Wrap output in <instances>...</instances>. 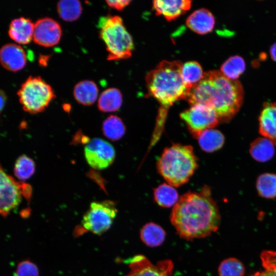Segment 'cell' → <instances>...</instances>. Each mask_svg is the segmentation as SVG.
Returning <instances> with one entry per match:
<instances>
[{
  "mask_svg": "<svg viewBox=\"0 0 276 276\" xmlns=\"http://www.w3.org/2000/svg\"><path fill=\"white\" fill-rule=\"evenodd\" d=\"M186 25L195 33L205 34L213 29L215 18L210 11L201 8L196 10L188 17Z\"/></svg>",
  "mask_w": 276,
  "mask_h": 276,
  "instance_id": "obj_16",
  "label": "cell"
},
{
  "mask_svg": "<svg viewBox=\"0 0 276 276\" xmlns=\"http://www.w3.org/2000/svg\"><path fill=\"white\" fill-rule=\"evenodd\" d=\"M131 1L126 0L120 1H106L108 6L118 10H122L128 5Z\"/></svg>",
  "mask_w": 276,
  "mask_h": 276,
  "instance_id": "obj_33",
  "label": "cell"
},
{
  "mask_svg": "<svg viewBox=\"0 0 276 276\" xmlns=\"http://www.w3.org/2000/svg\"><path fill=\"white\" fill-rule=\"evenodd\" d=\"M6 102V96L5 94L0 90V112L3 110Z\"/></svg>",
  "mask_w": 276,
  "mask_h": 276,
  "instance_id": "obj_35",
  "label": "cell"
},
{
  "mask_svg": "<svg viewBox=\"0 0 276 276\" xmlns=\"http://www.w3.org/2000/svg\"><path fill=\"white\" fill-rule=\"evenodd\" d=\"M153 195L155 202L163 208L174 206L179 199L178 194L174 187L166 183L155 188Z\"/></svg>",
  "mask_w": 276,
  "mask_h": 276,
  "instance_id": "obj_23",
  "label": "cell"
},
{
  "mask_svg": "<svg viewBox=\"0 0 276 276\" xmlns=\"http://www.w3.org/2000/svg\"><path fill=\"white\" fill-rule=\"evenodd\" d=\"M102 130L107 139L111 141H117L123 136L126 128L124 123L119 117L111 115L104 121Z\"/></svg>",
  "mask_w": 276,
  "mask_h": 276,
  "instance_id": "obj_24",
  "label": "cell"
},
{
  "mask_svg": "<svg viewBox=\"0 0 276 276\" xmlns=\"http://www.w3.org/2000/svg\"><path fill=\"white\" fill-rule=\"evenodd\" d=\"M203 74L201 65L196 61H189L182 64L181 77L185 85L190 89L201 81Z\"/></svg>",
  "mask_w": 276,
  "mask_h": 276,
  "instance_id": "obj_26",
  "label": "cell"
},
{
  "mask_svg": "<svg viewBox=\"0 0 276 276\" xmlns=\"http://www.w3.org/2000/svg\"><path fill=\"white\" fill-rule=\"evenodd\" d=\"M99 89L97 84L91 80L80 81L75 86L73 91L76 100L80 104L89 106L97 100Z\"/></svg>",
  "mask_w": 276,
  "mask_h": 276,
  "instance_id": "obj_18",
  "label": "cell"
},
{
  "mask_svg": "<svg viewBox=\"0 0 276 276\" xmlns=\"http://www.w3.org/2000/svg\"><path fill=\"white\" fill-rule=\"evenodd\" d=\"M269 51L272 59L276 62V42L271 46Z\"/></svg>",
  "mask_w": 276,
  "mask_h": 276,
  "instance_id": "obj_36",
  "label": "cell"
},
{
  "mask_svg": "<svg viewBox=\"0 0 276 276\" xmlns=\"http://www.w3.org/2000/svg\"><path fill=\"white\" fill-rule=\"evenodd\" d=\"M249 152L255 160L265 162L271 159L274 155V145L266 138L259 137L250 144Z\"/></svg>",
  "mask_w": 276,
  "mask_h": 276,
  "instance_id": "obj_21",
  "label": "cell"
},
{
  "mask_svg": "<svg viewBox=\"0 0 276 276\" xmlns=\"http://www.w3.org/2000/svg\"><path fill=\"white\" fill-rule=\"evenodd\" d=\"M118 212L116 203L111 200L94 201L84 215L80 225L75 229V236L87 232L101 235L112 225Z\"/></svg>",
  "mask_w": 276,
  "mask_h": 276,
  "instance_id": "obj_7",
  "label": "cell"
},
{
  "mask_svg": "<svg viewBox=\"0 0 276 276\" xmlns=\"http://www.w3.org/2000/svg\"><path fill=\"white\" fill-rule=\"evenodd\" d=\"M84 156L91 167L102 170L113 162L116 152L113 147L107 141L100 138H94L85 146Z\"/></svg>",
  "mask_w": 276,
  "mask_h": 276,
  "instance_id": "obj_10",
  "label": "cell"
},
{
  "mask_svg": "<svg viewBox=\"0 0 276 276\" xmlns=\"http://www.w3.org/2000/svg\"><path fill=\"white\" fill-rule=\"evenodd\" d=\"M259 195L266 198L276 197V174L266 173L260 175L256 181Z\"/></svg>",
  "mask_w": 276,
  "mask_h": 276,
  "instance_id": "obj_28",
  "label": "cell"
},
{
  "mask_svg": "<svg viewBox=\"0 0 276 276\" xmlns=\"http://www.w3.org/2000/svg\"><path fill=\"white\" fill-rule=\"evenodd\" d=\"M0 62L7 70L17 71L24 67L27 56L24 49L15 43H8L0 49Z\"/></svg>",
  "mask_w": 276,
  "mask_h": 276,
  "instance_id": "obj_13",
  "label": "cell"
},
{
  "mask_svg": "<svg viewBox=\"0 0 276 276\" xmlns=\"http://www.w3.org/2000/svg\"><path fill=\"white\" fill-rule=\"evenodd\" d=\"M57 10L61 19L66 21H73L81 15L82 7L79 1L62 0L57 3Z\"/></svg>",
  "mask_w": 276,
  "mask_h": 276,
  "instance_id": "obj_25",
  "label": "cell"
},
{
  "mask_svg": "<svg viewBox=\"0 0 276 276\" xmlns=\"http://www.w3.org/2000/svg\"><path fill=\"white\" fill-rule=\"evenodd\" d=\"M34 24L27 18L21 17L13 19L8 33L11 39L20 44H27L33 38Z\"/></svg>",
  "mask_w": 276,
  "mask_h": 276,
  "instance_id": "obj_17",
  "label": "cell"
},
{
  "mask_svg": "<svg viewBox=\"0 0 276 276\" xmlns=\"http://www.w3.org/2000/svg\"><path fill=\"white\" fill-rule=\"evenodd\" d=\"M252 276H276V271L265 270L263 271L257 272Z\"/></svg>",
  "mask_w": 276,
  "mask_h": 276,
  "instance_id": "obj_34",
  "label": "cell"
},
{
  "mask_svg": "<svg viewBox=\"0 0 276 276\" xmlns=\"http://www.w3.org/2000/svg\"><path fill=\"white\" fill-rule=\"evenodd\" d=\"M191 3L188 0H156L153 2V7L156 15H162L171 21L189 10Z\"/></svg>",
  "mask_w": 276,
  "mask_h": 276,
  "instance_id": "obj_14",
  "label": "cell"
},
{
  "mask_svg": "<svg viewBox=\"0 0 276 276\" xmlns=\"http://www.w3.org/2000/svg\"><path fill=\"white\" fill-rule=\"evenodd\" d=\"M182 64L180 61H162L146 76L149 94L160 104L159 123L164 124L169 107L177 101L186 99L190 90L181 77Z\"/></svg>",
  "mask_w": 276,
  "mask_h": 276,
  "instance_id": "obj_3",
  "label": "cell"
},
{
  "mask_svg": "<svg viewBox=\"0 0 276 276\" xmlns=\"http://www.w3.org/2000/svg\"><path fill=\"white\" fill-rule=\"evenodd\" d=\"M16 276H39L38 269L32 262L26 260L19 263L16 268Z\"/></svg>",
  "mask_w": 276,
  "mask_h": 276,
  "instance_id": "obj_31",
  "label": "cell"
},
{
  "mask_svg": "<svg viewBox=\"0 0 276 276\" xmlns=\"http://www.w3.org/2000/svg\"><path fill=\"white\" fill-rule=\"evenodd\" d=\"M259 132L276 146V103H265L259 118Z\"/></svg>",
  "mask_w": 276,
  "mask_h": 276,
  "instance_id": "obj_15",
  "label": "cell"
},
{
  "mask_svg": "<svg viewBox=\"0 0 276 276\" xmlns=\"http://www.w3.org/2000/svg\"><path fill=\"white\" fill-rule=\"evenodd\" d=\"M244 272L242 263L234 258L225 259L218 268L219 276H243Z\"/></svg>",
  "mask_w": 276,
  "mask_h": 276,
  "instance_id": "obj_30",
  "label": "cell"
},
{
  "mask_svg": "<svg viewBox=\"0 0 276 276\" xmlns=\"http://www.w3.org/2000/svg\"><path fill=\"white\" fill-rule=\"evenodd\" d=\"M197 161L191 146L175 144L164 150L157 169L168 184L179 187L193 175L198 167Z\"/></svg>",
  "mask_w": 276,
  "mask_h": 276,
  "instance_id": "obj_4",
  "label": "cell"
},
{
  "mask_svg": "<svg viewBox=\"0 0 276 276\" xmlns=\"http://www.w3.org/2000/svg\"><path fill=\"white\" fill-rule=\"evenodd\" d=\"M180 118L185 121L191 134L197 138L203 131L213 129L219 123L215 111L201 104H195L181 112Z\"/></svg>",
  "mask_w": 276,
  "mask_h": 276,
  "instance_id": "obj_9",
  "label": "cell"
},
{
  "mask_svg": "<svg viewBox=\"0 0 276 276\" xmlns=\"http://www.w3.org/2000/svg\"><path fill=\"white\" fill-rule=\"evenodd\" d=\"M23 109L31 113L43 111L55 98L52 87L39 76H30L17 93Z\"/></svg>",
  "mask_w": 276,
  "mask_h": 276,
  "instance_id": "obj_6",
  "label": "cell"
},
{
  "mask_svg": "<svg viewBox=\"0 0 276 276\" xmlns=\"http://www.w3.org/2000/svg\"><path fill=\"white\" fill-rule=\"evenodd\" d=\"M260 258L265 270L276 271V250H263Z\"/></svg>",
  "mask_w": 276,
  "mask_h": 276,
  "instance_id": "obj_32",
  "label": "cell"
},
{
  "mask_svg": "<svg viewBox=\"0 0 276 276\" xmlns=\"http://www.w3.org/2000/svg\"><path fill=\"white\" fill-rule=\"evenodd\" d=\"M98 25L100 37L108 53V60H118L131 57L133 49V40L121 17L117 15L102 17Z\"/></svg>",
  "mask_w": 276,
  "mask_h": 276,
  "instance_id": "obj_5",
  "label": "cell"
},
{
  "mask_svg": "<svg viewBox=\"0 0 276 276\" xmlns=\"http://www.w3.org/2000/svg\"><path fill=\"white\" fill-rule=\"evenodd\" d=\"M170 221L178 235L188 240L216 232L220 215L210 189L205 187L198 192H189L182 195L173 206Z\"/></svg>",
  "mask_w": 276,
  "mask_h": 276,
  "instance_id": "obj_1",
  "label": "cell"
},
{
  "mask_svg": "<svg viewBox=\"0 0 276 276\" xmlns=\"http://www.w3.org/2000/svg\"><path fill=\"white\" fill-rule=\"evenodd\" d=\"M166 233L159 225L153 222L146 224L140 232L142 241L149 247L160 245L164 241Z\"/></svg>",
  "mask_w": 276,
  "mask_h": 276,
  "instance_id": "obj_22",
  "label": "cell"
},
{
  "mask_svg": "<svg viewBox=\"0 0 276 276\" xmlns=\"http://www.w3.org/2000/svg\"><path fill=\"white\" fill-rule=\"evenodd\" d=\"M243 98L244 90L239 81L229 79L220 71L213 70L203 74L186 100L191 105L201 104L212 108L219 122H227L238 112Z\"/></svg>",
  "mask_w": 276,
  "mask_h": 276,
  "instance_id": "obj_2",
  "label": "cell"
},
{
  "mask_svg": "<svg viewBox=\"0 0 276 276\" xmlns=\"http://www.w3.org/2000/svg\"><path fill=\"white\" fill-rule=\"evenodd\" d=\"M31 195L30 186L15 180L0 164V215L7 216L19 204L22 197L29 200Z\"/></svg>",
  "mask_w": 276,
  "mask_h": 276,
  "instance_id": "obj_8",
  "label": "cell"
},
{
  "mask_svg": "<svg viewBox=\"0 0 276 276\" xmlns=\"http://www.w3.org/2000/svg\"><path fill=\"white\" fill-rule=\"evenodd\" d=\"M122 103V96L116 88H109L103 91L98 101L99 109L103 112H110L118 110Z\"/></svg>",
  "mask_w": 276,
  "mask_h": 276,
  "instance_id": "obj_20",
  "label": "cell"
},
{
  "mask_svg": "<svg viewBox=\"0 0 276 276\" xmlns=\"http://www.w3.org/2000/svg\"><path fill=\"white\" fill-rule=\"evenodd\" d=\"M35 166L34 161L27 155L18 157L14 166L15 175L21 180L30 178L35 172Z\"/></svg>",
  "mask_w": 276,
  "mask_h": 276,
  "instance_id": "obj_29",
  "label": "cell"
},
{
  "mask_svg": "<svg viewBox=\"0 0 276 276\" xmlns=\"http://www.w3.org/2000/svg\"><path fill=\"white\" fill-rule=\"evenodd\" d=\"M204 151L212 152L221 148L224 143V136L219 130L209 129L201 132L196 138Z\"/></svg>",
  "mask_w": 276,
  "mask_h": 276,
  "instance_id": "obj_19",
  "label": "cell"
},
{
  "mask_svg": "<svg viewBox=\"0 0 276 276\" xmlns=\"http://www.w3.org/2000/svg\"><path fill=\"white\" fill-rule=\"evenodd\" d=\"M61 36V26L53 18H41L34 24L33 39L37 44L45 47L54 46L59 43Z\"/></svg>",
  "mask_w": 276,
  "mask_h": 276,
  "instance_id": "obj_12",
  "label": "cell"
},
{
  "mask_svg": "<svg viewBox=\"0 0 276 276\" xmlns=\"http://www.w3.org/2000/svg\"><path fill=\"white\" fill-rule=\"evenodd\" d=\"M129 262L130 270L124 276H171L174 266L170 260L154 264L142 255L135 256Z\"/></svg>",
  "mask_w": 276,
  "mask_h": 276,
  "instance_id": "obj_11",
  "label": "cell"
},
{
  "mask_svg": "<svg viewBox=\"0 0 276 276\" xmlns=\"http://www.w3.org/2000/svg\"><path fill=\"white\" fill-rule=\"evenodd\" d=\"M245 70L244 59L238 55L229 57L221 65L220 72L226 77L232 80H237Z\"/></svg>",
  "mask_w": 276,
  "mask_h": 276,
  "instance_id": "obj_27",
  "label": "cell"
}]
</instances>
